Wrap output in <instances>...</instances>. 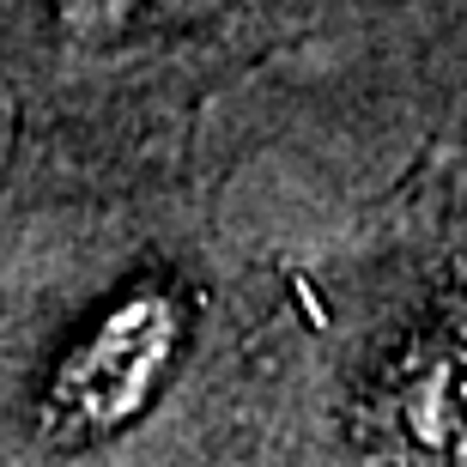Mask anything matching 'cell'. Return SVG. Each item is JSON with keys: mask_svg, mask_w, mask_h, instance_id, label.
I'll return each instance as SVG.
<instances>
[{"mask_svg": "<svg viewBox=\"0 0 467 467\" xmlns=\"http://www.w3.org/2000/svg\"><path fill=\"white\" fill-rule=\"evenodd\" d=\"M189 340V304L171 285H134L91 322L36 395V431L55 450H86L128 431L171 382Z\"/></svg>", "mask_w": 467, "mask_h": 467, "instance_id": "cell-1", "label": "cell"}, {"mask_svg": "<svg viewBox=\"0 0 467 467\" xmlns=\"http://www.w3.org/2000/svg\"><path fill=\"white\" fill-rule=\"evenodd\" d=\"M128 6L134 0H67V18H73V31H109V25L128 18Z\"/></svg>", "mask_w": 467, "mask_h": 467, "instance_id": "cell-2", "label": "cell"}]
</instances>
